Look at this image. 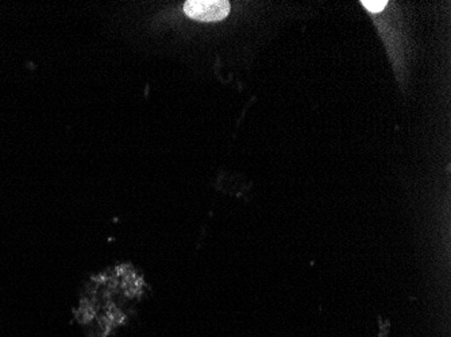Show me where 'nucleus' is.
Instances as JSON below:
<instances>
[{"mask_svg": "<svg viewBox=\"0 0 451 337\" xmlns=\"http://www.w3.org/2000/svg\"><path fill=\"white\" fill-rule=\"evenodd\" d=\"M184 13L200 22H219L230 13V3L226 0H188Z\"/></svg>", "mask_w": 451, "mask_h": 337, "instance_id": "nucleus-1", "label": "nucleus"}, {"mask_svg": "<svg viewBox=\"0 0 451 337\" xmlns=\"http://www.w3.org/2000/svg\"><path fill=\"white\" fill-rule=\"evenodd\" d=\"M361 4L370 13H379L386 7L388 1L386 0H362Z\"/></svg>", "mask_w": 451, "mask_h": 337, "instance_id": "nucleus-2", "label": "nucleus"}]
</instances>
